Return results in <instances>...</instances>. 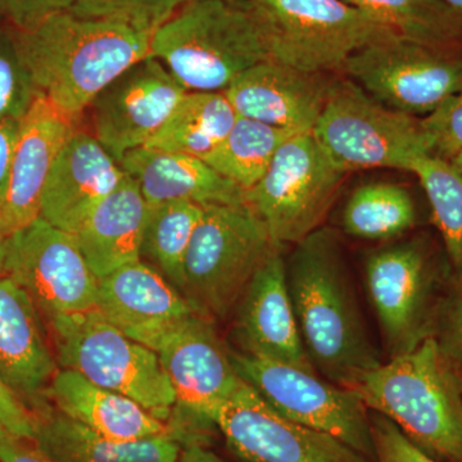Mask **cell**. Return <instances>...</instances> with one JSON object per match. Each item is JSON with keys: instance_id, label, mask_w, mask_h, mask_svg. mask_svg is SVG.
I'll return each mask as SVG.
<instances>
[{"instance_id": "1", "label": "cell", "mask_w": 462, "mask_h": 462, "mask_svg": "<svg viewBox=\"0 0 462 462\" xmlns=\"http://www.w3.org/2000/svg\"><path fill=\"white\" fill-rule=\"evenodd\" d=\"M293 247L285 273L307 358L322 378L355 388L383 361L367 331L339 236L321 226Z\"/></svg>"}, {"instance_id": "2", "label": "cell", "mask_w": 462, "mask_h": 462, "mask_svg": "<svg viewBox=\"0 0 462 462\" xmlns=\"http://www.w3.org/2000/svg\"><path fill=\"white\" fill-rule=\"evenodd\" d=\"M14 32L18 56L35 87L78 123L100 91L151 56L153 38L124 23L69 11Z\"/></svg>"}, {"instance_id": "3", "label": "cell", "mask_w": 462, "mask_h": 462, "mask_svg": "<svg viewBox=\"0 0 462 462\" xmlns=\"http://www.w3.org/2000/svg\"><path fill=\"white\" fill-rule=\"evenodd\" d=\"M354 391L437 462H462V382L433 336L365 374Z\"/></svg>"}, {"instance_id": "4", "label": "cell", "mask_w": 462, "mask_h": 462, "mask_svg": "<svg viewBox=\"0 0 462 462\" xmlns=\"http://www.w3.org/2000/svg\"><path fill=\"white\" fill-rule=\"evenodd\" d=\"M151 56L188 91H225L243 72L270 60L247 0H190L153 33Z\"/></svg>"}, {"instance_id": "5", "label": "cell", "mask_w": 462, "mask_h": 462, "mask_svg": "<svg viewBox=\"0 0 462 462\" xmlns=\"http://www.w3.org/2000/svg\"><path fill=\"white\" fill-rule=\"evenodd\" d=\"M247 202L203 206L184 263V296L199 314L226 321L254 273L282 251Z\"/></svg>"}, {"instance_id": "6", "label": "cell", "mask_w": 462, "mask_h": 462, "mask_svg": "<svg viewBox=\"0 0 462 462\" xmlns=\"http://www.w3.org/2000/svg\"><path fill=\"white\" fill-rule=\"evenodd\" d=\"M60 369L132 398L167 422L175 392L157 352L125 336L98 310L60 316L47 325Z\"/></svg>"}, {"instance_id": "7", "label": "cell", "mask_w": 462, "mask_h": 462, "mask_svg": "<svg viewBox=\"0 0 462 462\" xmlns=\"http://www.w3.org/2000/svg\"><path fill=\"white\" fill-rule=\"evenodd\" d=\"M312 135L340 171L396 169L409 171L430 154L421 118L394 111L346 78H333Z\"/></svg>"}, {"instance_id": "8", "label": "cell", "mask_w": 462, "mask_h": 462, "mask_svg": "<svg viewBox=\"0 0 462 462\" xmlns=\"http://www.w3.org/2000/svg\"><path fill=\"white\" fill-rule=\"evenodd\" d=\"M270 60L316 74L342 72L366 45L397 35L345 0H247Z\"/></svg>"}, {"instance_id": "9", "label": "cell", "mask_w": 462, "mask_h": 462, "mask_svg": "<svg viewBox=\"0 0 462 462\" xmlns=\"http://www.w3.org/2000/svg\"><path fill=\"white\" fill-rule=\"evenodd\" d=\"M230 357L240 378L273 411L339 438L376 462L372 415L354 389L334 384L314 370L254 357L231 346Z\"/></svg>"}, {"instance_id": "10", "label": "cell", "mask_w": 462, "mask_h": 462, "mask_svg": "<svg viewBox=\"0 0 462 462\" xmlns=\"http://www.w3.org/2000/svg\"><path fill=\"white\" fill-rule=\"evenodd\" d=\"M346 173L331 162L311 133L291 136L263 178L245 191L279 247L294 245L322 226Z\"/></svg>"}, {"instance_id": "11", "label": "cell", "mask_w": 462, "mask_h": 462, "mask_svg": "<svg viewBox=\"0 0 462 462\" xmlns=\"http://www.w3.org/2000/svg\"><path fill=\"white\" fill-rule=\"evenodd\" d=\"M175 392V409L167 422L182 447L206 446L217 407L245 384L231 363L230 346L218 337L216 322L194 316L157 349Z\"/></svg>"}, {"instance_id": "12", "label": "cell", "mask_w": 462, "mask_h": 462, "mask_svg": "<svg viewBox=\"0 0 462 462\" xmlns=\"http://www.w3.org/2000/svg\"><path fill=\"white\" fill-rule=\"evenodd\" d=\"M391 35L366 45L340 74L394 111L430 115L462 89V56Z\"/></svg>"}, {"instance_id": "13", "label": "cell", "mask_w": 462, "mask_h": 462, "mask_svg": "<svg viewBox=\"0 0 462 462\" xmlns=\"http://www.w3.org/2000/svg\"><path fill=\"white\" fill-rule=\"evenodd\" d=\"M3 273L26 291L45 325L97 309L99 279L75 236L42 217L8 236Z\"/></svg>"}, {"instance_id": "14", "label": "cell", "mask_w": 462, "mask_h": 462, "mask_svg": "<svg viewBox=\"0 0 462 462\" xmlns=\"http://www.w3.org/2000/svg\"><path fill=\"white\" fill-rule=\"evenodd\" d=\"M212 422L245 462H374L339 438L282 418L247 383L217 407Z\"/></svg>"}, {"instance_id": "15", "label": "cell", "mask_w": 462, "mask_h": 462, "mask_svg": "<svg viewBox=\"0 0 462 462\" xmlns=\"http://www.w3.org/2000/svg\"><path fill=\"white\" fill-rule=\"evenodd\" d=\"M187 91L161 60L148 56L93 99L87 109L89 133L120 163L127 152L152 141Z\"/></svg>"}, {"instance_id": "16", "label": "cell", "mask_w": 462, "mask_h": 462, "mask_svg": "<svg viewBox=\"0 0 462 462\" xmlns=\"http://www.w3.org/2000/svg\"><path fill=\"white\" fill-rule=\"evenodd\" d=\"M365 281L389 357L411 351L430 336L425 328L431 281L420 245L398 243L372 252Z\"/></svg>"}, {"instance_id": "17", "label": "cell", "mask_w": 462, "mask_h": 462, "mask_svg": "<svg viewBox=\"0 0 462 462\" xmlns=\"http://www.w3.org/2000/svg\"><path fill=\"white\" fill-rule=\"evenodd\" d=\"M97 310L125 336L154 352L200 315L169 279L143 260L99 279Z\"/></svg>"}, {"instance_id": "18", "label": "cell", "mask_w": 462, "mask_h": 462, "mask_svg": "<svg viewBox=\"0 0 462 462\" xmlns=\"http://www.w3.org/2000/svg\"><path fill=\"white\" fill-rule=\"evenodd\" d=\"M330 74L266 60L240 74L224 91L238 117L294 133H312L327 103Z\"/></svg>"}, {"instance_id": "19", "label": "cell", "mask_w": 462, "mask_h": 462, "mask_svg": "<svg viewBox=\"0 0 462 462\" xmlns=\"http://www.w3.org/2000/svg\"><path fill=\"white\" fill-rule=\"evenodd\" d=\"M60 370L47 325L23 288L0 273V375L27 409L50 406Z\"/></svg>"}, {"instance_id": "20", "label": "cell", "mask_w": 462, "mask_h": 462, "mask_svg": "<svg viewBox=\"0 0 462 462\" xmlns=\"http://www.w3.org/2000/svg\"><path fill=\"white\" fill-rule=\"evenodd\" d=\"M233 316L236 351L314 370L298 330L282 251L254 273Z\"/></svg>"}, {"instance_id": "21", "label": "cell", "mask_w": 462, "mask_h": 462, "mask_svg": "<svg viewBox=\"0 0 462 462\" xmlns=\"http://www.w3.org/2000/svg\"><path fill=\"white\" fill-rule=\"evenodd\" d=\"M78 125L42 93L20 121L7 196L0 211L8 236L41 216L45 184L60 149Z\"/></svg>"}, {"instance_id": "22", "label": "cell", "mask_w": 462, "mask_h": 462, "mask_svg": "<svg viewBox=\"0 0 462 462\" xmlns=\"http://www.w3.org/2000/svg\"><path fill=\"white\" fill-rule=\"evenodd\" d=\"M126 172L89 132L76 129L58 154L42 191L41 216L75 236Z\"/></svg>"}, {"instance_id": "23", "label": "cell", "mask_w": 462, "mask_h": 462, "mask_svg": "<svg viewBox=\"0 0 462 462\" xmlns=\"http://www.w3.org/2000/svg\"><path fill=\"white\" fill-rule=\"evenodd\" d=\"M120 165L135 179L148 205L189 200L200 206L239 205L245 191L200 158L141 147L125 154Z\"/></svg>"}, {"instance_id": "24", "label": "cell", "mask_w": 462, "mask_h": 462, "mask_svg": "<svg viewBox=\"0 0 462 462\" xmlns=\"http://www.w3.org/2000/svg\"><path fill=\"white\" fill-rule=\"evenodd\" d=\"M32 415V440L56 462H178L180 457L182 446L172 437L111 439L51 403Z\"/></svg>"}, {"instance_id": "25", "label": "cell", "mask_w": 462, "mask_h": 462, "mask_svg": "<svg viewBox=\"0 0 462 462\" xmlns=\"http://www.w3.org/2000/svg\"><path fill=\"white\" fill-rule=\"evenodd\" d=\"M148 203L135 179L124 180L94 208L75 238L97 278L141 260L143 231Z\"/></svg>"}, {"instance_id": "26", "label": "cell", "mask_w": 462, "mask_h": 462, "mask_svg": "<svg viewBox=\"0 0 462 462\" xmlns=\"http://www.w3.org/2000/svg\"><path fill=\"white\" fill-rule=\"evenodd\" d=\"M48 397L60 412L111 439L172 437L169 424L132 398L98 387L72 370H58Z\"/></svg>"}, {"instance_id": "27", "label": "cell", "mask_w": 462, "mask_h": 462, "mask_svg": "<svg viewBox=\"0 0 462 462\" xmlns=\"http://www.w3.org/2000/svg\"><path fill=\"white\" fill-rule=\"evenodd\" d=\"M236 118L224 91H187L145 147L205 160L226 138Z\"/></svg>"}, {"instance_id": "28", "label": "cell", "mask_w": 462, "mask_h": 462, "mask_svg": "<svg viewBox=\"0 0 462 462\" xmlns=\"http://www.w3.org/2000/svg\"><path fill=\"white\" fill-rule=\"evenodd\" d=\"M202 214L203 206L189 200L148 205L141 260L162 273L182 294L185 256Z\"/></svg>"}, {"instance_id": "29", "label": "cell", "mask_w": 462, "mask_h": 462, "mask_svg": "<svg viewBox=\"0 0 462 462\" xmlns=\"http://www.w3.org/2000/svg\"><path fill=\"white\" fill-rule=\"evenodd\" d=\"M296 134L238 117L226 138L203 161L227 180L248 191L263 178L279 148Z\"/></svg>"}, {"instance_id": "30", "label": "cell", "mask_w": 462, "mask_h": 462, "mask_svg": "<svg viewBox=\"0 0 462 462\" xmlns=\"http://www.w3.org/2000/svg\"><path fill=\"white\" fill-rule=\"evenodd\" d=\"M416 223L410 191L393 182L361 185L346 200L343 229L354 238L384 242L402 236Z\"/></svg>"}, {"instance_id": "31", "label": "cell", "mask_w": 462, "mask_h": 462, "mask_svg": "<svg viewBox=\"0 0 462 462\" xmlns=\"http://www.w3.org/2000/svg\"><path fill=\"white\" fill-rule=\"evenodd\" d=\"M401 38L452 50L462 42V17L440 0H345Z\"/></svg>"}, {"instance_id": "32", "label": "cell", "mask_w": 462, "mask_h": 462, "mask_svg": "<svg viewBox=\"0 0 462 462\" xmlns=\"http://www.w3.org/2000/svg\"><path fill=\"white\" fill-rule=\"evenodd\" d=\"M409 172L418 176L430 199L434 223L445 240L452 266L462 273V175L449 161L424 154Z\"/></svg>"}, {"instance_id": "33", "label": "cell", "mask_w": 462, "mask_h": 462, "mask_svg": "<svg viewBox=\"0 0 462 462\" xmlns=\"http://www.w3.org/2000/svg\"><path fill=\"white\" fill-rule=\"evenodd\" d=\"M187 0H75L69 12L79 17L114 21L154 33Z\"/></svg>"}, {"instance_id": "34", "label": "cell", "mask_w": 462, "mask_h": 462, "mask_svg": "<svg viewBox=\"0 0 462 462\" xmlns=\"http://www.w3.org/2000/svg\"><path fill=\"white\" fill-rule=\"evenodd\" d=\"M41 93L18 56L14 27L0 30V121H21Z\"/></svg>"}, {"instance_id": "35", "label": "cell", "mask_w": 462, "mask_h": 462, "mask_svg": "<svg viewBox=\"0 0 462 462\" xmlns=\"http://www.w3.org/2000/svg\"><path fill=\"white\" fill-rule=\"evenodd\" d=\"M430 154L451 161L462 151V89L421 118Z\"/></svg>"}, {"instance_id": "36", "label": "cell", "mask_w": 462, "mask_h": 462, "mask_svg": "<svg viewBox=\"0 0 462 462\" xmlns=\"http://www.w3.org/2000/svg\"><path fill=\"white\" fill-rule=\"evenodd\" d=\"M376 462H437L413 445L393 421L372 412Z\"/></svg>"}, {"instance_id": "37", "label": "cell", "mask_w": 462, "mask_h": 462, "mask_svg": "<svg viewBox=\"0 0 462 462\" xmlns=\"http://www.w3.org/2000/svg\"><path fill=\"white\" fill-rule=\"evenodd\" d=\"M75 0H0V17L14 30L29 29L44 18L69 11Z\"/></svg>"}, {"instance_id": "38", "label": "cell", "mask_w": 462, "mask_h": 462, "mask_svg": "<svg viewBox=\"0 0 462 462\" xmlns=\"http://www.w3.org/2000/svg\"><path fill=\"white\" fill-rule=\"evenodd\" d=\"M0 428L32 439L33 415L0 375Z\"/></svg>"}, {"instance_id": "39", "label": "cell", "mask_w": 462, "mask_h": 462, "mask_svg": "<svg viewBox=\"0 0 462 462\" xmlns=\"http://www.w3.org/2000/svg\"><path fill=\"white\" fill-rule=\"evenodd\" d=\"M0 462H56L32 439L18 437L0 428Z\"/></svg>"}, {"instance_id": "40", "label": "cell", "mask_w": 462, "mask_h": 462, "mask_svg": "<svg viewBox=\"0 0 462 462\" xmlns=\"http://www.w3.org/2000/svg\"><path fill=\"white\" fill-rule=\"evenodd\" d=\"M438 342L455 364L462 363V289L447 311L442 337Z\"/></svg>"}, {"instance_id": "41", "label": "cell", "mask_w": 462, "mask_h": 462, "mask_svg": "<svg viewBox=\"0 0 462 462\" xmlns=\"http://www.w3.org/2000/svg\"><path fill=\"white\" fill-rule=\"evenodd\" d=\"M18 132H20V121H0V211L7 196Z\"/></svg>"}, {"instance_id": "42", "label": "cell", "mask_w": 462, "mask_h": 462, "mask_svg": "<svg viewBox=\"0 0 462 462\" xmlns=\"http://www.w3.org/2000/svg\"><path fill=\"white\" fill-rule=\"evenodd\" d=\"M178 462H225L215 452L203 445H189L182 447Z\"/></svg>"}, {"instance_id": "43", "label": "cell", "mask_w": 462, "mask_h": 462, "mask_svg": "<svg viewBox=\"0 0 462 462\" xmlns=\"http://www.w3.org/2000/svg\"><path fill=\"white\" fill-rule=\"evenodd\" d=\"M8 233L0 217V273H3V263H5V247H7Z\"/></svg>"}, {"instance_id": "44", "label": "cell", "mask_w": 462, "mask_h": 462, "mask_svg": "<svg viewBox=\"0 0 462 462\" xmlns=\"http://www.w3.org/2000/svg\"><path fill=\"white\" fill-rule=\"evenodd\" d=\"M440 2L445 3L447 7L451 8L458 16L462 17V0H440Z\"/></svg>"}, {"instance_id": "45", "label": "cell", "mask_w": 462, "mask_h": 462, "mask_svg": "<svg viewBox=\"0 0 462 462\" xmlns=\"http://www.w3.org/2000/svg\"><path fill=\"white\" fill-rule=\"evenodd\" d=\"M449 162H451L452 166H454L455 169L457 170V171L462 175V151L458 152V153L456 154V156L452 158Z\"/></svg>"}, {"instance_id": "46", "label": "cell", "mask_w": 462, "mask_h": 462, "mask_svg": "<svg viewBox=\"0 0 462 462\" xmlns=\"http://www.w3.org/2000/svg\"><path fill=\"white\" fill-rule=\"evenodd\" d=\"M187 2H190V0H187Z\"/></svg>"}]
</instances>
